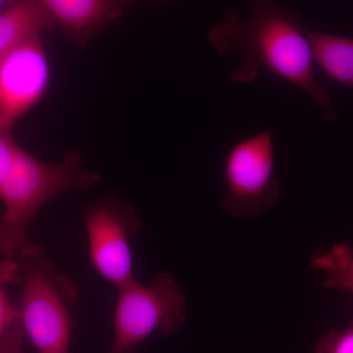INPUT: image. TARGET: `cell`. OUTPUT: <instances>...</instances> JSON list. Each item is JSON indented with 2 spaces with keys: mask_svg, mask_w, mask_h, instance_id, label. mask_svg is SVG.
I'll list each match as a JSON object with an SVG mask.
<instances>
[{
  "mask_svg": "<svg viewBox=\"0 0 353 353\" xmlns=\"http://www.w3.org/2000/svg\"><path fill=\"white\" fill-rule=\"evenodd\" d=\"M208 41L218 54L236 51L243 57L232 71L233 82H254L265 70L310 95L325 120L336 119L328 92L316 79L310 43L296 14L274 0H252L248 18L241 20L229 11L223 22L209 31Z\"/></svg>",
  "mask_w": 353,
  "mask_h": 353,
  "instance_id": "6da1fadb",
  "label": "cell"
},
{
  "mask_svg": "<svg viewBox=\"0 0 353 353\" xmlns=\"http://www.w3.org/2000/svg\"><path fill=\"white\" fill-rule=\"evenodd\" d=\"M17 261L26 336L38 353H69L71 308L80 297L78 285L57 270L41 245L31 243Z\"/></svg>",
  "mask_w": 353,
  "mask_h": 353,
  "instance_id": "7a4b0ae2",
  "label": "cell"
},
{
  "mask_svg": "<svg viewBox=\"0 0 353 353\" xmlns=\"http://www.w3.org/2000/svg\"><path fill=\"white\" fill-rule=\"evenodd\" d=\"M114 313V339L109 353H134L157 331L174 334L187 316V301L175 278L157 274L148 285L136 278L118 288Z\"/></svg>",
  "mask_w": 353,
  "mask_h": 353,
  "instance_id": "3957f363",
  "label": "cell"
},
{
  "mask_svg": "<svg viewBox=\"0 0 353 353\" xmlns=\"http://www.w3.org/2000/svg\"><path fill=\"white\" fill-rule=\"evenodd\" d=\"M225 190L220 199L230 217L264 214L280 199L271 129L257 132L232 146L223 165Z\"/></svg>",
  "mask_w": 353,
  "mask_h": 353,
  "instance_id": "277c9868",
  "label": "cell"
},
{
  "mask_svg": "<svg viewBox=\"0 0 353 353\" xmlns=\"http://www.w3.org/2000/svg\"><path fill=\"white\" fill-rule=\"evenodd\" d=\"M83 223L97 273L116 289L134 280L132 243L143 225L136 209L117 197L105 196L85 208Z\"/></svg>",
  "mask_w": 353,
  "mask_h": 353,
  "instance_id": "5b68a950",
  "label": "cell"
},
{
  "mask_svg": "<svg viewBox=\"0 0 353 353\" xmlns=\"http://www.w3.org/2000/svg\"><path fill=\"white\" fill-rule=\"evenodd\" d=\"M50 68L41 34L32 37L0 62V127L11 131L46 94Z\"/></svg>",
  "mask_w": 353,
  "mask_h": 353,
  "instance_id": "8992f818",
  "label": "cell"
},
{
  "mask_svg": "<svg viewBox=\"0 0 353 353\" xmlns=\"http://www.w3.org/2000/svg\"><path fill=\"white\" fill-rule=\"evenodd\" d=\"M132 0H37L65 36L85 46L109 23L119 18Z\"/></svg>",
  "mask_w": 353,
  "mask_h": 353,
  "instance_id": "52a82bcc",
  "label": "cell"
},
{
  "mask_svg": "<svg viewBox=\"0 0 353 353\" xmlns=\"http://www.w3.org/2000/svg\"><path fill=\"white\" fill-rule=\"evenodd\" d=\"M41 160L18 145L11 131L0 127V201L3 214L19 215L31 201Z\"/></svg>",
  "mask_w": 353,
  "mask_h": 353,
  "instance_id": "ba28073f",
  "label": "cell"
},
{
  "mask_svg": "<svg viewBox=\"0 0 353 353\" xmlns=\"http://www.w3.org/2000/svg\"><path fill=\"white\" fill-rule=\"evenodd\" d=\"M55 25L37 0H8L0 10V62L21 43Z\"/></svg>",
  "mask_w": 353,
  "mask_h": 353,
  "instance_id": "9c48e42d",
  "label": "cell"
},
{
  "mask_svg": "<svg viewBox=\"0 0 353 353\" xmlns=\"http://www.w3.org/2000/svg\"><path fill=\"white\" fill-rule=\"evenodd\" d=\"M314 63L332 82L353 87V39L305 29Z\"/></svg>",
  "mask_w": 353,
  "mask_h": 353,
  "instance_id": "30bf717a",
  "label": "cell"
},
{
  "mask_svg": "<svg viewBox=\"0 0 353 353\" xmlns=\"http://www.w3.org/2000/svg\"><path fill=\"white\" fill-rule=\"evenodd\" d=\"M17 260L0 257V353L24 352L26 338L19 305L10 296V288L19 284Z\"/></svg>",
  "mask_w": 353,
  "mask_h": 353,
  "instance_id": "8fae6325",
  "label": "cell"
},
{
  "mask_svg": "<svg viewBox=\"0 0 353 353\" xmlns=\"http://www.w3.org/2000/svg\"><path fill=\"white\" fill-rule=\"evenodd\" d=\"M310 268L324 274V285L353 294V250L348 245H334L327 252L315 253Z\"/></svg>",
  "mask_w": 353,
  "mask_h": 353,
  "instance_id": "7c38bea8",
  "label": "cell"
},
{
  "mask_svg": "<svg viewBox=\"0 0 353 353\" xmlns=\"http://www.w3.org/2000/svg\"><path fill=\"white\" fill-rule=\"evenodd\" d=\"M316 353H353V320L347 328L325 334L318 341Z\"/></svg>",
  "mask_w": 353,
  "mask_h": 353,
  "instance_id": "4fadbf2b",
  "label": "cell"
},
{
  "mask_svg": "<svg viewBox=\"0 0 353 353\" xmlns=\"http://www.w3.org/2000/svg\"><path fill=\"white\" fill-rule=\"evenodd\" d=\"M7 2H8V0H0V10H1L2 8H4V6H6Z\"/></svg>",
  "mask_w": 353,
  "mask_h": 353,
  "instance_id": "5bb4252c",
  "label": "cell"
}]
</instances>
